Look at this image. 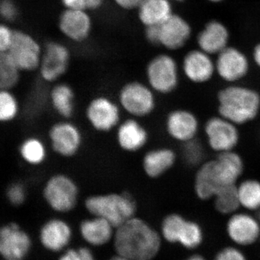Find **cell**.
I'll return each instance as SVG.
<instances>
[{
  "mask_svg": "<svg viewBox=\"0 0 260 260\" xmlns=\"http://www.w3.org/2000/svg\"><path fill=\"white\" fill-rule=\"evenodd\" d=\"M160 246L158 232L143 219L135 216L116 228L114 248L118 255L129 260H152Z\"/></svg>",
  "mask_w": 260,
  "mask_h": 260,
  "instance_id": "1",
  "label": "cell"
},
{
  "mask_svg": "<svg viewBox=\"0 0 260 260\" xmlns=\"http://www.w3.org/2000/svg\"><path fill=\"white\" fill-rule=\"evenodd\" d=\"M218 114L240 126L255 120L260 114V93L241 83L226 85L216 95Z\"/></svg>",
  "mask_w": 260,
  "mask_h": 260,
  "instance_id": "2",
  "label": "cell"
},
{
  "mask_svg": "<svg viewBox=\"0 0 260 260\" xmlns=\"http://www.w3.org/2000/svg\"><path fill=\"white\" fill-rule=\"evenodd\" d=\"M84 206L93 216L107 220L114 228L135 217L138 209L136 200L128 191L90 195Z\"/></svg>",
  "mask_w": 260,
  "mask_h": 260,
  "instance_id": "3",
  "label": "cell"
},
{
  "mask_svg": "<svg viewBox=\"0 0 260 260\" xmlns=\"http://www.w3.org/2000/svg\"><path fill=\"white\" fill-rule=\"evenodd\" d=\"M42 194L51 210L56 213H68L76 208L80 189L73 177L64 173H57L46 181Z\"/></svg>",
  "mask_w": 260,
  "mask_h": 260,
  "instance_id": "4",
  "label": "cell"
},
{
  "mask_svg": "<svg viewBox=\"0 0 260 260\" xmlns=\"http://www.w3.org/2000/svg\"><path fill=\"white\" fill-rule=\"evenodd\" d=\"M157 95L148 84L130 81L119 89L116 101L121 110L129 117L142 119L148 117L155 112Z\"/></svg>",
  "mask_w": 260,
  "mask_h": 260,
  "instance_id": "5",
  "label": "cell"
},
{
  "mask_svg": "<svg viewBox=\"0 0 260 260\" xmlns=\"http://www.w3.org/2000/svg\"><path fill=\"white\" fill-rule=\"evenodd\" d=\"M239 127L219 114L210 116L203 127L207 146L216 154L236 150L241 140Z\"/></svg>",
  "mask_w": 260,
  "mask_h": 260,
  "instance_id": "6",
  "label": "cell"
},
{
  "mask_svg": "<svg viewBox=\"0 0 260 260\" xmlns=\"http://www.w3.org/2000/svg\"><path fill=\"white\" fill-rule=\"evenodd\" d=\"M146 79L147 84L157 95L174 93L180 81L177 61L168 54L155 56L147 66Z\"/></svg>",
  "mask_w": 260,
  "mask_h": 260,
  "instance_id": "7",
  "label": "cell"
},
{
  "mask_svg": "<svg viewBox=\"0 0 260 260\" xmlns=\"http://www.w3.org/2000/svg\"><path fill=\"white\" fill-rule=\"evenodd\" d=\"M205 164L217 191L225 186L237 185L245 170L244 158L236 150L216 154Z\"/></svg>",
  "mask_w": 260,
  "mask_h": 260,
  "instance_id": "8",
  "label": "cell"
},
{
  "mask_svg": "<svg viewBox=\"0 0 260 260\" xmlns=\"http://www.w3.org/2000/svg\"><path fill=\"white\" fill-rule=\"evenodd\" d=\"M121 110L117 101L106 95L93 98L85 109L89 125L100 133L115 131L121 121Z\"/></svg>",
  "mask_w": 260,
  "mask_h": 260,
  "instance_id": "9",
  "label": "cell"
},
{
  "mask_svg": "<svg viewBox=\"0 0 260 260\" xmlns=\"http://www.w3.org/2000/svg\"><path fill=\"white\" fill-rule=\"evenodd\" d=\"M48 138L51 150L62 158L75 156L83 145V133L71 119H61L54 123L48 132Z\"/></svg>",
  "mask_w": 260,
  "mask_h": 260,
  "instance_id": "10",
  "label": "cell"
},
{
  "mask_svg": "<svg viewBox=\"0 0 260 260\" xmlns=\"http://www.w3.org/2000/svg\"><path fill=\"white\" fill-rule=\"evenodd\" d=\"M215 63L216 75L227 85L240 83L250 72L249 58L237 47L225 48L216 55Z\"/></svg>",
  "mask_w": 260,
  "mask_h": 260,
  "instance_id": "11",
  "label": "cell"
},
{
  "mask_svg": "<svg viewBox=\"0 0 260 260\" xmlns=\"http://www.w3.org/2000/svg\"><path fill=\"white\" fill-rule=\"evenodd\" d=\"M164 129L171 139L182 145L198 138L201 124L192 111L178 108L172 109L166 116Z\"/></svg>",
  "mask_w": 260,
  "mask_h": 260,
  "instance_id": "12",
  "label": "cell"
},
{
  "mask_svg": "<svg viewBox=\"0 0 260 260\" xmlns=\"http://www.w3.org/2000/svg\"><path fill=\"white\" fill-rule=\"evenodd\" d=\"M8 53L20 72L34 71L40 66V47L34 38L25 32L14 30Z\"/></svg>",
  "mask_w": 260,
  "mask_h": 260,
  "instance_id": "13",
  "label": "cell"
},
{
  "mask_svg": "<svg viewBox=\"0 0 260 260\" xmlns=\"http://www.w3.org/2000/svg\"><path fill=\"white\" fill-rule=\"evenodd\" d=\"M32 247L30 235L18 224L0 227V256L5 260H23Z\"/></svg>",
  "mask_w": 260,
  "mask_h": 260,
  "instance_id": "14",
  "label": "cell"
},
{
  "mask_svg": "<svg viewBox=\"0 0 260 260\" xmlns=\"http://www.w3.org/2000/svg\"><path fill=\"white\" fill-rule=\"evenodd\" d=\"M181 70L186 79L196 85L209 83L216 75L213 56L200 49L186 53L183 58Z\"/></svg>",
  "mask_w": 260,
  "mask_h": 260,
  "instance_id": "15",
  "label": "cell"
},
{
  "mask_svg": "<svg viewBox=\"0 0 260 260\" xmlns=\"http://www.w3.org/2000/svg\"><path fill=\"white\" fill-rule=\"evenodd\" d=\"M116 144L126 153H138L145 148L150 140L146 126L140 119L128 117L121 120L115 129Z\"/></svg>",
  "mask_w": 260,
  "mask_h": 260,
  "instance_id": "16",
  "label": "cell"
},
{
  "mask_svg": "<svg viewBox=\"0 0 260 260\" xmlns=\"http://www.w3.org/2000/svg\"><path fill=\"white\" fill-rule=\"evenodd\" d=\"M70 51L59 43L49 42L42 56L40 75L46 83H54L68 71L70 65Z\"/></svg>",
  "mask_w": 260,
  "mask_h": 260,
  "instance_id": "17",
  "label": "cell"
},
{
  "mask_svg": "<svg viewBox=\"0 0 260 260\" xmlns=\"http://www.w3.org/2000/svg\"><path fill=\"white\" fill-rule=\"evenodd\" d=\"M160 45L170 50L184 47L191 36L190 24L177 14H172L158 25Z\"/></svg>",
  "mask_w": 260,
  "mask_h": 260,
  "instance_id": "18",
  "label": "cell"
},
{
  "mask_svg": "<svg viewBox=\"0 0 260 260\" xmlns=\"http://www.w3.org/2000/svg\"><path fill=\"white\" fill-rule=\"evenodd\" d=\"M177 160L178 155L174 149L169 147L151 148L142 158V169L150 179H159L175 167Z\"/></svg>",
  "mask_w": 260,
  "mask_h": 260,
  "instance_id": "19",
  "label": "cell"
},
{
  "mask_svg": "<svg viewBox=\"0 0 260 260\" xmlns=\"http://www.w3.org/2000/svg\"><path fill=\"white\" fill-rule=\"evenodd\" d=\"M230 32L225 24L217 20L208 22L198 34V49L210 55H218L229 47Z\"/></svg>",
  "mask_w": 260,
  "mask_h": 260,
  "instance_id": "20",
  "label": "cell"
},
{
  "mask_svg": "<svg viewBox=\"0 0 260 260\" xmlns=\"http://www.w3.org/2000/svg\"><path fill=\"white\" fill-rule=\"evenodd\" d=\"M227 232L234 242L241 245H249L259 237V221L250 214L236 212L228 221Z\"/></svg>",
  "mask_w": 260,
  "mask_h": 260,
  "instance_id": "21",
  "label": "cell"
},
{
  "mask_svg": "<svg viewBox=\"0 0 260 260\" xmlns=\"http://www.w3.org/2000/svg\"><path fill=\"white\" fill-rule=\"evenodd\" d=\"M71 227L62 219L54 218L47 220L39 233V239L47 250L58 252L64 249L71 241Z\"/></svg>",
  "mask_w": 260,
  "mask_h": 260,
  "instance_id": "22",
  "label": "cell"
},
{
  "mask_svg": "<svg viewBox=\"0 0 260 260\" xmlns=\"http://www.w3.org/2000/svg\"><path fill=\"white\" fill-rule=\"evenodd\" d=\"M74 89L69 84L56 83L48 92V102L61 119H71L76 109Z\"/></svg>",
  "mask_w": 260,
  "mask_h": 260,
  "instance_id": "23",
  "label": "cell"
},
{
  "mask_svg": "<svg viewBox=\"0 0 260 260\" xmlns=\"http://www.w3.org/2000/svg\"><path fill=\"white\" fill-rule=\"evenodd\" d=\"M90 27V19L83 10H68L59 19L61 31L74 41H83L88 37Z\"/></svg>",
  "mask_w": 260,
  "mask_h": 260,
  "instance_id": "24",
  "label": "cell"
},
{
  "mask_svg": "<svg viewBox=\"0 0 260 260\" xmlns=\"http://www.w3.org/2000/svg\"><path fill=\"white\" fill-rule=\"evenodd\" d=\"M113 226L107 220L99 217L85 219L80 225V232L85 242L90 245H104L112 237Z\"/></svg>",
  "mask_w": 260,
  "mask_h": 260,
  "instance_id": "25",
  "label": "cell"
},
{
  "mask_svg": "<svg viewBox=\"0 0 260 260\" xmlns=\"http://www.w3.org/2000/svg\"><path fill=\"white\" fill-rule=\"evenodd\" d=\"M203 230L196 222L179 215L172 230V242L179 243L187 249H194L203 241Z\"/></svg>",
  "mask_w": 260,
  "mask_h": 260,
  "instance_id": "26",
  "label": "cell"
},
{
  "mask_svg": "<svg viewBox=\"0 0 260 260\" xmlns=\"http://www.w3.org/2000/svg\"><path fill=\"white\" fill-rule=\"evenodd\" d=\"M139 7L140 20L146 26L160 25L173 14L169 0H143Z\"/></svg>",
  "mask_w": 260,
  "mask_h": 260,
  "instance_id": "27",
  "label": "cell"
},
{
  "mask_svg": "<svg viewBox=\"0 0 260 260\" xmlns=\"http://www.w3.org/2000/svg\"><path fill=\"white\" fill-rule=\"evenodd\" d=\"M240 207L250 211L260 210V180L255 178L242 179L237 184Z\"/></svg>",
  "mask_w": 260,
  "mask_h": 260,
  "instance_id": "28",
  "label": "cell"
},
{
  "mask_svg": "<svg viewBox=\"0 0 260 260\" xmlns=\"http://www.w3.org/2000/svg\"><path fill=\"white\" fill-rule=\"evenodd\" d=\"M19 153L24 162L32 167L42 165L47 160L48 150L45 143L37 137H29L20 144Z\"/></svg>",
  "mask_w": 260,
  "mask_h": 260,
  "instance_id": "29",
  "label": "cell"
},
{
  "mask_svg": "<svg viewBox=\"0 0 260 260\" xmlns=\"http://www.w3.org/2000/svg\"><path fill=\"white\" fill-rule=\"evenodd\" d=\"M213 200L215 209L224 215H232L240 208L237 185L222 187L217 191Z\"/></svg>",
  "mask_w": 260,
  "mask_h": 260,
  "instance_id": "30",
  "label": "cell"
},
{
  "mask_svg": "<svg viewBox=\"0 0 260 260\" xmlns=\"http://www.w3.org/2000/svg\"><path fill=\"white\" fill-rule=\"evenodd\" d=\"M20 70L8 52H0V89L12 90L20 80Z\"/></svg>",
  "mask_w": 260,
  "mask_h": 260,
  "instance_id": "31",
  "label": "cell"
},
{
  "mask_svg": "<svg viewBox=\"0 0 260 260\" xmlns=\"http://www.w3.org/2000/svg\"><path fill=\"white\" fill-rule=\"evenodd\" d=\"M181 158L186 166L197 169L207 160L205 145L198 138L181 145Z\"/></svg>",
  "mask_w": 260,
  "mask_h": 260,
  "instance_id": "32",
  "label": "cell"
},
{
  "mask_svg": "<svg viewBox=\"0 0 260 260\" xmlns=\"http://www.w3.org/2000/svg\"><path fill=\"white\" fill-rule=\"evenodd\" d=\"M20 111L18 100L11 90L0 89V123L14 120Z\"/></svg>",
  "mask_w": 260,
  "mask_h": 260,
  "instance_id": "33",
  "label": "cell"
},
{
  "mask_svg": "<svg viewBox=\"0 0 260 260\" xmlns=\"http://www.w3.org/2000/svg\"><path fill=\"white\" fill-rule=\"evenodd\" d=\"M28 191L26 186L20 181H14L7 187L6 198L15 207L23 205L26 201Z\"/></svg>",
  "mask_w": 260,
  "mask_h": 260,
  "instance_id": "34",
  "label": "cell"
},
{
  "mask_svg": "<svg viewBox=\"0 0 260 260\" xmlns=\"http://www.w3.org/2000/svg\"><path fill=\"white\" fill-rule=\"evenodd\" d=\"M18 16V7L13 0H0V18L7 22H13Z\"/></svg>",
  "mask_w": 260,
  "mask_h": 260,
  "instance_id": "35",
  "label": "cell"
},
{
  "mask_svg": "<svg viewBox=\"0 0 260 260\" xmlns=\"http://www.w3.org/2000/svg\"><path fill=\"white\" fill-rule=\"evenodd\" d=\"M59 260H95L93 252L87 247L68 249Z\"/></svg>",
  "mask_w": 260,
  "mask_h": 260,
  "instance_id": "36",
  "label": "cell"
},
{
  "mask_svg": "<svg viewBox=\"0 0 260 260\" xmlns=\"http://www.w3.org/2000/svg\"><path fill=\"white\" fill-rule=\"evenodd\" d=\"M14 30L8 25L0 24V52H8L11 46Z\"/></svg>",
  "mask_w": 260,
  "mask_h": 260,
  "instance_id": "37",
  "label": "cell"
},
{
  "mask_svg": "<svg viewBox=\"0 0 260 260\" xmlns=\"http://www.w3.org/2000/svg\"><path fill=\"white\" fill-rule=\"evenodd\" d=\"M215 260H246L244 254L235 248H225L218 253Z\"/></svg>",
  "mask_w": 260,
  "mask_h": 260,
  "instance_id": "38",
  "label": "cell"
},
{
  "mask_svg": "<svg viewBox=\"0 0 260 260\" xmlns=\"http://www.w3.org/2000/svg\"><path fill=\"white\" fill-rule=\"evenodd\" d=\"M145 36L147 39L154 45H160V39H159L158 25H152L147 26L145 30Z\"/></svg>",
  "mask_w": 260,
  "mask_h": 260,
  "instance_id": "39",
  "label": "cell"
},
{
  "mask_svg": "<svg viewBox=\"0 0 260 260\" xmlns=\"http://www.w3.org/2000/svg\"><path fill=\"white\" fill-rule=\"evenodd\" d=\"M68 10H83L86 8L85 0H61Z\"/></svg>",
  "mask_w": 260,
  "mask_h": 260,
  "instance_id": "40",
  "label": "cell"
},
{
  "mask_svg": "<svg viewBox=\"0 0 260 260\" xmlns=\"http://www.w3.org/2000/svg\"><path fill=\"white\" fill-rule=\"evenodd\" d=\"M118 5L124 9H133L140 6L143 0H115Z\"/></svg>",
  "mask_w": 260,
  "mask_h": 260,
  "instance_id": "41",
  "label": "cell"
},
{
  "mask_svg": "<svg viewBox=\"0 0 260 260\" xmlns=\"http://www.w3.org/2000/svg\"><path fill=\"white\" fill-rule=\"evenodd\" d=\"M252 59L256 66L260 69V42L253 49Z\"/></svg>",
  "mask_w": 260,
  "mask_h": 260,
  "instance_id": "42",
  "label": "cell"
},
{
  "mask_svg": "<svg viewBox=\"0 0 260 260\" xmlns=\"http://www.w3.org/2000/svg\"><path fill=\"white\" fill-rule=\"evenodd\" d=\"M86 1V8L89 9H97L102 5L104 0H85Z\"/></svg>",
  "mask_w": 260,
  "mask_h": 260,
  "instance_id": "43",
  "label": "cell"
},
{
  "mask_svg": "<svg viewBox=\"0 0 260 260\" xmlns=\"http://www.w3.org/2000/svg\"><path fill=\"white\" fill-rule=\"evenodd\" d=\"M186 260H205V259H204L203 256L200 255H194L190 256V257L188 258V259Z\"/></svg>",
  "mask_w": 260,
  "mask_h": 260,
  "instance_id": "44",
  "label": "cell"
},
{
  "mask_svg": "<svg viewBox=\"0 0 260 260\" xmlns=\"http://www.w3.org/2000/svg\"><path fill=\"white\" fill-rule=\"evenodd\" d=\"M109 260H129L127 259V258L124 257V256L117 255L116 256H114V257L111 258Z\"/></svg>",
  "mask_w": 260,
  "mask_h": 260,
  "instance_id": "45",
  "label": "cell"
},
{
  "mask_svg": "<svg viewBox=\"0 0 260 260\" xmlns=\"http://www.w3.org/2000/svg\"><path fill=\"white\" fill-rule=\"evenodd\" d=\"M208 1L210 2V3H221V2H223V0H208Z\"/></svg>",
  "mask_w": 260,
  "mask_h": 260,
  "instance_id": "46",
  "label": "cell"
},
{
  "mask_svg": "<svg viewBox=\"0 0 260 260\" xmlns=\"http://www.w3.org/2000/svg\"><path fill=\"white\" fill-rule=\"evenodd\" d=\"M257 219L260 222V210L257 211Z\"/></svg>",
  "mask_w": 260,
  "mask_h": 260,
  "instance_id": "47",
  "label": "cell"
},
{
  "mask_svg": "<svg viewBox=\"0 0 260 260\" xmlns=\"http://www.w3.org/2000/svg\"><path fill=\"white\" fill-rule=\"evenodd\" d=\"M174 1L183 2V1H185V0H174Z\"/></svg>",
  "mask_w": 260,
  "mask_h": 260,
  "instance_id": "48",
  "label": "cell"
}]
</instances>
